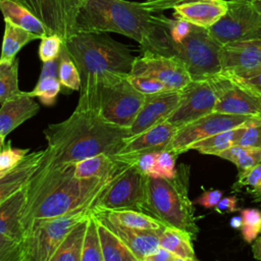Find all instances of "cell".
Masks as SVG:
<instances>
[{"mask_svg": "<svg viewBox=\"0 0 261 261\" xmlns=\"http://www.w3.org/2000/svg\"><path fill=\"white\" fill-rule=\"evenodd\" d=\"M169 18L126 0H85L76 33H116L138 42L143 51L173 55Z\"/></svg>", "mask_w": 261, "mask_h": 261, "instance_id": "1", "label": "cell"}, {"mask_svg": "<svg viewBox=\"0 0 261 261\" xmlns=\"http://www.w3.org/2000/svg\"><path fill=\"white\" fill-rule=\"evenodd\" d=\"M74 163L42 165L27 185V201L21 214L23 229L38 219L60 216L93 202L111 179L79 178Z\"/></svg>", "mask_w": 261, "mask_h": 261, "instance_id": "2", "label": "cell"}, {"mask_svg": "<svg viewBox=\"0 0 261 261\" xmlns=\"http://www.w3.org/2000/svg\"><path fill=\"white\" fill-rule=\"evenodd\" d=\"M47 141L42 165L75 163L98 155H115L125 139L128 128L104 121L94 111L75 110L66 119L50 123L43 130Z\"/></svg>", "mask_w": 261, "mask_h": 261, "instance_id": "3", "label": "cell"}, {"mask_svg": "<svg viewBox=\"0 0 261 261\" xmlns=\"http://www.w3.org/2000/svg\"><path fill=\"white\" fill-rule=\"evenodd\" d=\"M82 79L80 96L89 93L105 73L128 74L136 57L107 33H75L64 42Z\"/></svg>", "mask_w": 261, "mask_h": 261, "instance_id": "4", "label": "cell"}, {"mask_svg": "<svg viewBox=\"0 0 261 261\" xmlns=\"http://www.w3.org/2000/svg\"><path fill=\"white\" fill-rule=\"evenodd\" d=\"M190 166L180 163L173 177L147 176L144 203L141 207L165 226L188 231L193 239L199 232L193 202L189 198Z\"/></svg>", "mask_w": 261, "mask_h": 261, "instance_id": "5", "label": "cell"}, {"mask_svg": "<svg viewBox=\"0 0 261 261\" xmlns=\"http://www.w3.org/2000/svg\"><path fill=\"white\" fill-rule=\"evenodd\" d=\"M145 100L129 82L128 74L108 72L94 88L79 97L75 110L94 111L104 121L129 128Z\"/></svg>", "mask_w": 261, "mask_h": 261, "instance_id": "6", "label": "cell"}, {"mask_svg": "<svg viewBox=\"0 0 261 261\" xmlns=\"http://www.w3.org/2000/svg\"><path fill=\"white\" fill-rule=\"evenodd\" d=\"M92 207H85L60 216L33 221L24 231V261H50L58 245L69 230L87 218Z\"/></svg>", "mask_w": 261, "mask_h": 261, "instance_id": "7", "label": "cell"}, {"mask_svg": "<svg viewBox=\"0 0 261 261\" xmlns=\"http://www.w3.org/2000/svg\"><path fill=\"white\" fill-rule=\"evenodd\" d=\"M221 46L208 29L192 24L180 42L172 43V52L182 60L192 81H206L222 71Z\"/></svg>", "mask_w": 261, "mask_h": 261, "instance_id": "8", "label": "cell"}, {"mask_svg": "<svg viewBox=\"0 0 261 261\" xmlns=\"http://www.w3.org/2000/svg\"><path fill=\"white\" fill-rule=\"evenodd\" d=\"M207 81L216 95L214 111L261 117V92L224 71Z\"/></svg>", "mask_w": 261, "mask_h": 261, "instance_id": "9", "label": "cell"}, {"mask_svg": "<svg viewBox=\"0 0 261 261\" xmlns=\"http://www.w3.org/2000/svg\"><path fill=\"white\" fill-rule=\"evenodd\" d=\"M226 13L208 30L221 45L236 41L261 40V13L251 0H227Z\"/></svg>", "mask_w": 261, "mask_h": 261, "instance_id": "10", "label": "cell"}, {"mask_svg": "<svg viewBox=\"0 0 261 261\" xmlns=\"http://www.w3.org/2000/svg\"><path fill=\"white\" fill-rule=\"evenodd\" d=\"M147 175L134 164L120 170L99 194L92 208L141 210L146 192Z\"/></svg>", "mask_w": 261, "mask_h": 261, "instance_id": "11", "label": "cell"}, {"mask_svg": "<svg viewBox=\"0 0 261 261\" xmlns=\"http://www.w3.org/2000/svg\"><path fill=\"white\" fill-rule=\"evenodd\" d=\"M257 118H259V116L237 115L213 111L192 122L177 127L165 149L172 151L178 156L189 151L190 147L200 140L226 129L251 123Z\"/></svg>", "mask_w": 261, "mask_h": 261, "instance_id": "12", "label": "cell"}, {"mask_svg": "<svg viewBox=\"0 0 261 261\" xmlns=\"http://www.w3.org/2000/svg\"><path fill=\"white\" fill-rule=\"evenodd\" d=\"M28 8L47 28L65 42L76 33V18L85 0H13Z\"/></svg>", "mask_w": 261, "mask_h": 261, "instance_id": "13", "label": "cell"}, {"mask_svg": "<svg viewBox=\"0 0 261 261\" xmlns=\"http://www.w3.org/2000/svg\"><path fill=\"white\" fill-rule=\"evenodd\" d=\"M129 74L154 77L163 83L170 91H179L192 81L179 57L151 51H143L142 55L135 58Z\"/></svg>", "mask_w": 261, "mask_h": 261, "instance_id": "14", "label": "cell"}, {"mask_svg": "<svg viewBox=\"0 0 261 261\" xmlns=\"http://www.w3.org/2000/svg\"><path fill=\"white\" fill-rule=\"evenodd\" d=\"M215 103V92L207 80L191 81L180 90L179 102L166 120L179 127L213 112Z\"/></svg>", "mask_w": 261, "mask_h": 261, "instance_id": "15", "label": "cell"}, {"mask_svg": "<svg viewBox=\"0 0 261 261\" xmlns=\"http://www.w3.org/2000/svg\"><path fill=\"white\" fill-rule=\"evenodd\" d=\"M222 71L234 76L261 69V40L229 42L221 46Z\"/></svg>", "mask_w": 261, "mask_h": 261, "instance_id": "16", "label": "cell"}, {"mask_svg": "<svg viewBox=\"0 0 261 261\" xmlns=\"http://www.w3.org/2000/svg\"><path fill=\"white\" fill-rule=\"evenodd\" d=\"M179 98L180 90L145 95L144 103L128 128L129 135L140 134L155 124L165 121L176 108Z\"/></svg>", "mask_w": 261, "mask_h": 261, "instance_id": "17", "label": "cell"}, {"mask_svg": "<svg viewBox=\"0 0 261 261\" xmlns=\"http://www.w3.org/2000/svg\"><path fill=\"white\" fill-rule=\"evenodd\" d=\"M92 213L100 222L112 230L122 241L138 261H145L148 255L160 247L159 236L165 226L161 229L132 228L114 222L113 220L96 212L92 211Z\"/></svg>", "mask_w": 261, "mask_h": 261, "instance_id": "18", "label": "cell"}, {"mask_svg": "<svg viewBox=\"0 0 261 261\" xmlns=\"http://www.w3.org/2000/svg\"><path fill=\"white\" fill-rule=\"evenodd\" d=\"M177 127L167 120L125 139L120 150L115 154L120 159L151 152L160 151L167 147Z\"/></svg>", "mask_w": 261, "mask_h": 261, "instance_id": "19", "label": "cell"}, {"mask_svg": "<svg viewBox=\"0 0 261 261\" xmlns=\"http://www.w3.org/2000/svg\"><path fill=\"white\" fill-rule=\"evenodd\" d=\"M175 18L209 29L227 11V0H180L171 7Z\"/></svg>", "mask_w": 261, "mask_h": 261, "instance_id": "20", "label": "cell"}, {"mask_svg": "<svg viewBox=\"0 0 261 261\" xmlns=\"http://www.w3.org/2000/svg\"><path fill=\"white\" fill-rule=\"evenodd\" d=\"M40 110L39 103L29 92L20 91L17 95L1 103L0 107V137L8 134L35 116Z\"/></svg>", "mask_w": 261, "mask_h": 261, "instance_id": "21", "label": "cell"}, {"mask_svg": "<svg viewBox=\"0 0 261 261\" xmlns=\"http://www.w3.org/2000/svg\"><path fill=\"white\" fill-rule=\"evenodd\" d=\"M45 149L29 153L14 168L0 176V204L24 188L42 164Z\"/></svg>", "mask_w": 261, "mask_h": 261, "instance_id": "22", "label": "cell"}, {"mask_svg": "<svg viewBox=\"0 0 261 261\" xmlns=\"http://www.w3.org/2000/svg\"><path fill=\"white\" fill-rule=\"evenodd\" d=\"M127 165L116 155L103 153L75 162L73 174L79 178L112 179Z\"/></svg>", "mask_w": 261, "mask_h": 261, "instance_id": "23", "label": "cell"}, {"mask_svg": "<svg viewBox=\"0 0 261 261\" xmlns=\"http://www.w3.org/2000/svg\"><path fill=\"white\" fill-rule=\"evenodd\" d=\"M27 201V186L0 204V234L22 241L24 229L21 214Z\"/></svg>", "mask_w": 261, "mask_h": 261, "instance_id": "24", "label": "cell"}, {"mask_svg": "<svg viewBox=\"0 0 261 261\" xmlns=\"http://www.w3.org/2000/svg\"><path fill=\"white\" fill-rule=\"evenodd\" d=\"M58 63L59 57L43 62L39 81L35 88L29 92L31 96L38 98L45 106L54 105L61 90V84L58 77Z\"/></svg>", "mask_w": 261, "mask_h": 261, "instance_id": "25", "label": "cell"}, {"mask_svg": "<svg viewBox=\"0 0 261 261\" xmlns=\"http://www.w3.org/2000/svg\"><path fill=\"white\" fill-rule=\"evenodd\" d=\"M93 212L101 214L123 226L140 229H161L165 225L151 215L136 209H101L92 208Z\"/></svg>", "mask_w": 261, "mask_h": 261, "instance_id": "26", "label": "cell"}, {"mask_svg": "<svg viewBox=\"0 0 261 261\" xmlns=\"http://www.w3.org/2000/svg\"><path fill=\"white\" fill-rule=\"evenodd\" d=\"M0 11L4 19H9L13 23L41 38L49 35L44 23L28 8L13 0H0Z\"/></svg>", "mask_w": 261, "mask_h": 261, "instance_id": "27", "label": "cell"}, {"mask_svg": "<svg viewBox=\"0 0 261 261\" xmlns=\"http://www.w3.org/2000/svg\"><path fill=\"white\" fill-rule=\"evenodd\" d=\"M40 39L39 36L13 23L9 19H4V35L1 45L0 61H13L16 54L30 42Z\"/></svg>", "mask_w": 261, "mask_h": 261, "instance_id": "28", "label": "cell"}, {"mask_svg": "<svg viewBox=\"0 0 261 261\" xmlns=\"http://www.w3.org/2000/svg\"><path fill=\"white\" fill-rule=\"evenodd\" d=\"M192 236L180 228L165 226L159 236V245L176 255L181 261H195V254Z\"/></svg>", "mask_w": 261, "mask_h": 261, "instance_id": "29", "label": "cell"}, {"mask_svg": "<svg viewBox=\"0 0 261 261\" xmlns=\"http://www.w3.org/2000/svg\"><path fill=\"white\" fill-rule=\"evenodd\" d=\"M88 217L81 220L69 230L58 245L50 261H81Z\"/></svg>", "mask_w": 261, "mask_h": 261, "instance_id": "30", "label": "cell"}, {"mask_svg": "<svg viewBox=\"0 0 261 261\" xmlns=\"http://www.w3.org/2000/svg\"><path fill=\"white\" fill-rule=\"evenodd\" d=\"M248 124H250V123H248ZM248 124H244V125H241V126H238L234 128L226 129V130L217 133L213 136H210L206 139L200 140V141L194 143L190 147V150H196V151H198L202 154H206V155L219 156V154L221 152L237 145L242 133L244 132L245 126Z\"/></svg>", "mask_w": 261, "mask_h": 261, "instance_id": "31", "label": "cell"}, {"mask_svg": "<svg viewBox=\"0 0 261 261\" xmlns=\"http://www.w3.org/2000/svg\"><path fill=\"white\" fill-rule=\"evenodd\" d=\"M97 222L104 261H138L128 248L112 230L98 219Z\"/></svg>", "mask_w": 261, "mask_h": 261, "instance_id": "32", "label": "cell"}, {"mask_svg": "<svg viewBox=\"0 0 261 261\" xmlns=\"http://www.w3.org/2000/svg\"><path fill=\"white\" fill-rule=\"evenodd\" d=\"M218 157L232 162L240 171H244L261 162V149L234 145L221 152Z\"/></svg>", "mask_w": 261, "mask_h": 261, "instance_id": "33", "label": "cell"}, {"mask_svg": "<svg viewBox=\"0 0 261 261\" xmlns=\"http://www.w3.org/2000/svg\"><path fill=\"white\" fill-rule=\"evenodd\" d=\"M81 261H104L98 231V222L96 217L92 213V209L91 214L88 217V224L84 237Z\"/></svg>", "mask_w": 261, "mask_h": 261, "instance_id": "34", "label": "cell"}, {"mask_svg": "<svg viewBox=\"0 0 261 261\" xmlns=\"http://www.w3.org/2000/svg\"><path fill=\"white\" fill-rule=\"evenodd\" d=\"M18 59L5 62L0 61V103L17 95L18 88Z\"/></svg>", "mask_w": 261, "mask_h": 261, "instance_id": "35", "label": "cell"}, {"mask_svg": "<svg viewBox=\"0 0 261 261\" xmlns=\"http://www.w3.org/2000/svg\"><path fill=\"white\" fill-rule=\"evenodd\" d=\"M58 77L60 84L63 88L68 89L70 91H79L81 90L82 86V79L81 73L68 54L66 48L62 47L61 53L59 55V63H58Z\"/></svg>", "mask_w": 261, "mask_h": 261, "instance_id": "36", "label": "cell"}, {"mask_svg": "<svg viewBox=\"0 0 261 261\" xmlns=\"http://www.w3.org/2000/svg\"><path fill=\"white\" fill-rule=\"evenodd\" d=\"M243 224L241 227L243 239L253 243L261 232V210L257 208L240 209Z\"/></svg>", "mask_w": 261, "mask_h": 261, "instance_id": "37", "label": "cell"}, {"mask_svg": "<svg viewBox=\"0 0 261 261\" xmlns=\"http://www.w3.org/2000/svg\"><path fill=\"white\" fill-rule=\"evenodd\" d=\"M30 153V149L14 148L8 142L0 150V173L5 174L15 166H17Z\"/></svg>", "mask_w": 261, "mask_h": 261, "instance_id": "38", "label": "cell"}, {"mask_svg": "<svg viewBox=\"0 0 261 261\" xmlns=\"http://www.w3.org/2000/svg\"><path fill=\"white\" fill-rule=\"evenodd\" d=\"M177 155L170 150L163 149L160 150L157 154L156 164L154 171L152 173V177H173L176 173V161Z\"/></svg>", "mask_w": 261, "mask_h": 261, "instance_id": "39", "label": "cell"}, {"mask_svg": "<svg viewBox=\"0 0 261 261\" xmlns=\"http://www.w3.org/2000/svg\"><path fill=\"white\" fill-rule=\"evenodd\" d=\"M41 43L39 46V57L42 62L50 61L59 57L64 41L56 35H47L40 39Z\"/></svg>", "mask_w": 261, "mask_h": 261, "instance_id": "40", "label": "cell"}, {"mask_svg": "<svg viewBox=\"0 0 261 261\" xmlns=\"http://www.w3.org/2000/svg\"><path fill=\"white\" fill-rule=\"evenodd\" d=\"M0 261H24L22 241L0 234Z\"/></svg>", "mask_w": 261, "mask_h": 261, "instance_id": "41", "label": "cell"}, {"mask_svg": "<svg viewBox=\"0 0 261 261\" xmlns=\"http://www.w3.org/2000/svg\"><path fill=\"white\" fill-rule=\"evenodd\" d=\"M128 80L130 84L144 95H151L164 91H170L163 83L151 76L135 75L128 73Z\"/></svg>", "mask_w": 261, "mask_h": 261, "instance_id": "42", "label": "cell"}, {"mask_svg": "<svg viewBox=\"0 0 261 261\" xmlns=\"http://www.w3.org/2000/svg\"><path fill=\"white\" fill-rule=\"evenodd\" d=\"M236 185L246 187L250 194L261 192V162L247 170L240 171Z\"/></svg>", "mask_w": 261, "mask_h": 261, "instance_id": "43", "label": "cell"}, {"mask_svg": "<svg viewBox=\"0 0 261 261\" xmlns=\"http://www.w3.org/2000/svg\"><path fill=\"white\" fill-rule=\"evenodd\" d=\"M159 151H151V152H145L136 156H133L130 158L121 159L126 164H134L143 174L147 176H151L155 164H156V158ZM120 159V158H119Z\"/></svg>", "mask_w": 261, "mask_h": 261, "instance_id": "44", "label": "cell"}, {"mask_svg": "<svg viewBox=\"0 0 261 261\" xmlns=\"http://www.w3.org/2000/svg\"><path fill=\"white\" fill-rule=\"evenodd\" d=\"M237 145L261 149V117L245 126Z\"/></svg>", "mask_w": 261, "mask_h": 261, "instance_id": "45", "label": "cell"}, {"mask_svg": "<svg viewBox=\"0 0 261 261\" xmlns=\"http://www.w3.org/2000/svg\"><path fill=\"white\" fill-rule=\"evenodd\" d=\"M222 195L223 193L219 190H208L202 193V195L198 197L194 203L204 208H214L222 198Z\"/></svg>", "mask_w": 261, "mask_h": 261, "instance_id": "46", "label": "cell"}, {"mask_svg": "<svg viewBox=\"0 0 261 261\" xmlns=\"http://www.w3.org/2000/svg\"><path fill=\"white\" fill-rule=\"evenodd\" d=\"M214 208H215V211L220 214L227 213V212L228 213L236 212L237 210H240L238 207V198L236 196H228V197L221 198Z\"/></svg>", "mask_w": 261, "mask_h": 261, "instance_id": "47", "label": "cell"}, {"mask_svg": "<svg viewBox=\"0 0 261 261\" xmlns=\"http://www.w3.org/2000/svg\"><path fill=\"white\" fill-rule=\"evenodd\" d=\"M145 261H181L176 255L163 247L157 248L153 253L148 255Z\"/></svg>", "mask_w": 261, "mask_h": 261, "instance_id": "48", "label": "cell"}, {"mask_svg": "<svg viewBox=\"0 0 261 261\" xmlns=\"http://www.w3.org/2000/svg\"><path fill=\"white\" fill-rule=\"evenodd\" d=\"M180 0H147L143 2L145 8L154 11L160 12L166 9H170L173 5H175Z\"/></svg>", "mask_w": 261, "mask_h": 261, "instance_id": "49", "label": "cell"}, {"mask_svg": "<svg viewBox=\"0 0 261 261\" xmlns=\"http://www.w3.org/2000/svg\"><path fill=\"white\" fill-rule=\"evenodd\" d=\"M236 77H239L243 82L247 83L248 85H250L254 89H256L259 92H261V69L253 71V72H250V73H247V74H245L243 76H236Z\"/></svg>", "mask_w": 261, "mask_h": 261, "instance_id": "50", "label": "cell"}, {"mask_svg": "<svg viewBox=\"0 0 261 261\" xmlns=\"http://www.w3.org/2000/svg\"><path fill=\"white\" fill-rule=\"evenodd\" d=\"M252 252L253 256L257 260H261V237L257 238L252 246Z\"/></svg>", "mask_w": 261, "mask_h": 261, "instance_id": "51", "label": "cell"}, {"mask_svg": "<svg viewBox=\"0 0 261 261\" xmlns=\"http://www.w3.org/2000/svg\"><path fill=\"white\" fill-rule=\"evenodd\" d=\"M229 224H230V226H231L232 228H241V227H242V224H243L242 216H233V217L230 219Z\"/></svg>", "mask_w": 261, "mask_h": 261, "instance_id": "52", "label": "cell"}, {"mask_svg": "<svg viewBox=\"0 0 261 261\" xmlns=\"http://www.w3.org/2000/svg\"><path fill=\"white\" fill-rule=\"evenodd\" d=\"M253 196V201L261 206V192H255L251 194Z\"/></svg>", "mask_w": 261, "mask_h": 261, "instance_id": "53", "label": "cell"}, {"mask_svg": "<svg viewBox=\"0 0 261 261\" xmlns=\"http://www.w3.org/2000/svg\"><path fill=\"white\" fill-rule=\"evenodd\" d=\"M254 7L261 13V0H251Z\"/></svg>", "mask_w": 261, "mask_h": 261, "instance_id": "54", "label": "cell"}, {"mask_svg": "<svg viewBox=\"0 0 261 261\" xmlns=\"http://www.w3.org/2000/svg\"><path fill=\"white\" fill-rule=\"evenodd\" d=\"M4 145H5V138L0 137V150L3 148Z\"/></svg>", "mask_w": 261, "mask_h": 261, "instance_id": "55", "label": "cell"}, {"mask_svg": "<svg viewBox=\"0 0 261 261\" xmlns=\"http://www.w3.org/2000/svg\"><path fill=\"white\" fill-rule=\"evenodd\" d=\"M1 175H3V174H1V173H0V176H1Z\"/></svg>", "mask_w": 261, "mask_h": 261, "instance_id": "56", "label": "cell"}]
</instances>
